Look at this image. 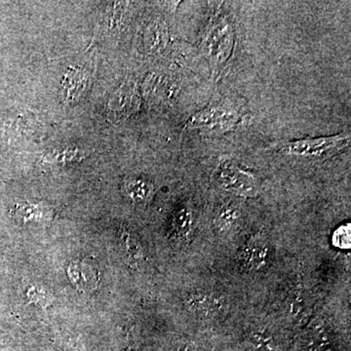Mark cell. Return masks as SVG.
<instances>
[{
    "instance_id": "cell-12",
    "label": "cell",
    "mask_w": 351,
    "mask_h": 351,
    "mask_svg": "<svg viewBox=\"0 0 351 351\" xmlns=\"http://www.w3.org/2000/svg\"><path fill=\"white\" fill-rule=\"evenodd\" d=\"M127 195L138 202L149 200L154 195V186L144 179H130L126 182Z\"/></svg>"
},
{
    "instance_id": "cell-7",
    "label": "cell",
    "mask_w": 351,
    "mask_h": 351,
    "mask_svg": "<svg viewBox=\"0 0 351 351\" xmlns=\"http://www.w3.org/2000/svg\"><path fill=\"white\" fill-rule=\"evenodd\" d=\"M92 71L88 64L76 66L69 69L63 80L62 99L64 103L71 104L80 100L89 88Z\"/></svg>"
},
{
    "instance_id": "cell-3",
    "label": "cell",
    "mask_w": 351,
    "mask_h": 351,
    "mask_svg": "<svg viewBox=\"0 0 351 351\" xmlns=\"http://www.w3.org/2000/svg\"><path fill=\"white\" fill-rule=\"evenodd\" d=\"M215 182L219 188L243 197H255L258 193L256 176L244 169L230 157H221L214 170Z\"/></svg>"
},
{
    "instance_id": "cell-10",
    "label": "cell",
    "mask_w": 351,
    "mask_h": 351,
    "mask_svg": "<svg viewBox=\"0 0 351 351\" xmlns=\"http://www.w3.org/2000/svg\"><path fill=\"white\" fill-rule=\"evenodd\" d=\"M186 306L191 313L198 314V315H209V314L216 313L219 307L221 302L215 299L213 295L205 292L191 293L186 300Z\"/></svg>"
},
{
    "instance_id": "cell-15",
    "label": "cell",
    "mask_w": 351,
    "mask_h": 351,
    "mask_svg": "<svg viewBox=\"0 0 351 351\" xmlns=\"http://www.w3.org/2000/svg\"><path fill=\"white\" fill-rule=\"evenodd\" d=\"M85 157H86V154L84 152L73 149L54 152L53 154H48L45 159L47 162L66 163L80 160V159L85 158Z\"/></svg>"
},
{
    "instance_id": "cell-14",
    "label": "cell",
    "mask_w": 351,
    "mask_h": 351,
    "mask_svg": "<svg viewBox=\"0 0 351 351\" xmlns=\"http://www.w3.org/2000/svg\"><path fill=\"white\" fill-rule=\"evenodd\" d=\"M173 223H174L176 232L180 237H188L191 230V225H193V213H191V208L186 205L180 207L175 212Z\"/></svg>"
},
{
    "instance_id": "cell-13",
    "label": "cell",
    "mask_w": 351,
    "mask_h": 351,
    "mask_svg": "<svg viewBox=\"0 0 351 351\" xmlns=\"http://www.w3.org/2000/svg\"><path fill=\"white\" fill-rule=\"evenodd\" d=\"M240 215H241V212H240L239 206L234 203H226L219 207L215 221L221 230H230L239 221Z\"/></svg>"
},
{
    "instance_id": "cell-5",
    "label": "cell",
    "mask_w": 351,
    "mask_h": 351,
    "mask_svg": "<svg viewBox=\"0 0 351 351\" xmlns=\"http://www.w3.org/2000/svg\"><path fill=\"white\" fill-rule=\"evenodd\" d=\"M141 107V95L135 83L124 82L112 96L108 105V117L112 122L129 119Z\"/></svg>"
},
{
    "instance_id": "cell-8",
    "label": "cell",
    "mask_w": 351,
    "mask_h": 351,
    "mask_svg": "<svg viewBox=\"0 0 351 351\" xmlns=\"http://www.w3.org/2000/svg\"><path fill=\"white\" fill-rule=\"evenodd\" d=\"M169 39L168 25L165 21L156 18L145 25L143 34V45L147 54H159L165 49Z\"/></svg>"
},
{
    "instance_id": "cell-2",
    "label": "cell",
    "mask_w": 351,
    "mask_h": 351,
    "mask_svg": "<svg viewBox=\"0 0 351 351\" xmlns=\"http://www.w3.org/2000/svg\"><path fill=\"white\" fill-rule=\"evenodd\" d=\"M350 145V134L327 137L306 138L289 141L278 145L277 152L301 158H328L343 151Z\"/></svg>"
},
{
    "instance_id": "cell-4",
    "label": "cell",
    "mask_w": 351,
    "mask_h": 351,
    "mask_svg": "<svg viewBox=\"0 0 351 351\" xmlns=\"http://www.w3.org/2000/svg\"><path fill=\"white\" fill-rule=\"evenodd\" d=\"M241 119L239 108L228 104H218L196 112L189 120L186 127L219 136L235 130Z\"/></svg>"
},
{
    "instance_id": "cell-1",
    "label": "cell",
    "mask_w": 351,
    "mask_h": 351,
    "mask_svg": "<svg viewBox=\"0 0 351 351\" xmlns=\"http://www.w3.org/2000/svg\"><path fill=\"white\" fill-rule=\"evenodd\" d=\"M235 43L234 27L226 16H216L208 25L202 40V52L212 75L218 77L230 61Z\"/></svg>"
},
{
    "instance_id": "cell-9",
    "label": "cell",
    "mask_w": 351,
    "mask_h": 351,
    "mask_svg": "<svg viewBox=\"0 0 351 351\" xmlns=\"http://www.w3.org/2000/svg\"><path fill=\"white\" fill-rule=\"evenodd\" d=\"M269 249L262 239L252 240L245 247L243 258L248 269H262L269 261Z\"/></svg>"
},
{
    "instance_id": "cell-6",
    "label": "cell",
    "mask_w": 351,
    "mask_h": 351,
    "mask_svg": "<svg viewBox=\"0 0 351 351\" xmlns=\"http://www.w3.org/2000/svg\"><path fill=\"white\" fill-rule=\"evenodd\" d=\"M143 89L145 100L152 105L170 104L175 100L179 91L177 83L160 73H152L147 76Z\"/></svg>"
},
{
    "instance_id": "cell-16",
    "label": "cell",
    "mask_w": 351,
    "mask_h": 351,
    "mask_svg": "<svg viewBox=\"0 0 351 351\" xmlns=\"http://www.w3.org/2000/svg\"><path fill=\"white\" fill-rule=\"evenodd\" d=\"M332 244L341 250H348L351 247V225L339 226L332 235Z\"/></svg>"
},
{
    "instance_id": "cell-11",
    "label": "cell",
    "mask_w": 351,
    "mask_h": 351,
    "mask_svg": "<svg viewBox=\"0 0 351 351\" xmlns=\"http://www.w3.org/2000/svg\"><path fill=\"white\" fill-rule=\"evenodd\" d=\"M123 2H117L110 6V10L106 11L104 16L103 23H101V29L103 32L113 34L119 32L123 22V16L125 15V5Z\"/></svg>"
}]
</instances>
